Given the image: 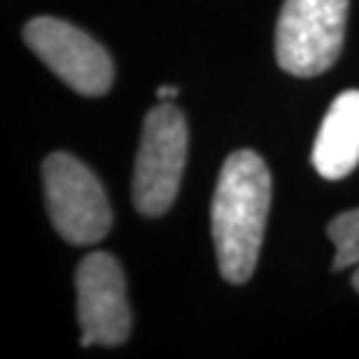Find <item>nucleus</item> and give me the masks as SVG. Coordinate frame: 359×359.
<instances>
[{"instance_id":"7","label":"nucleus","mask_w":359,"mask_h":359,"mask_svg":"<svg viewBox=\"0 0 359 359\" xmlns=\"http://www.w3.org/2000/svg\"><path fill=\"white\" fill-rule=\"evenodd\" d=\"M359 163V91H343L329 107L313 147V166L325 180H343Z\"/></svg>"},{"instance_id":"2","label":"nucleus","mask_w":359,"mask_h":359,"mask_svg":"<svg viewBox=\"0 0 359 359\" xmlns=\"http://www.w3.org/2000/svg\"><path fill=\"white\" fill-rule=\"evenodd\" d=\"M348 0H285L276 26V59L290 75L315 77L339 61Z\"/></svg>"},{"instance_id":"8","label":"nucleus","mask_w":359,"mask_h":359,"mask_svg":"<svg viewBox=\"0 0 359 359\" xmlns=\"http://www.w3.org/2000/svg\"><path fill=\"white\" fill-rule=\"evenodd\" d=\"M327 233L336 245V257L332 269L343 271L350 266H359V208L336 215Z\"/></svg>"},{"instance_id":"4","label":"nucleus","mask_w":359,"mask_h":359,"mask_svg":"<svg viewBox=\"0 0 359 359\" xmlns=\"http://www.w3.org/2000/svg\"><path fill=\"white\" fill-rule=\"evenodd\" d=\"M187 121L170 103L152 107L142 124L133 170V205L145 217H159L173 205L187 161Z\"/></svg>"},{"instance_id":"1","label":"nucleus","mask_w":359,"mask_h":359,"mask_svg":"<svg viewBox=\"0 0 359 359\" xmlns=\"http://www.w3.org/2000/svg\"><path fill=\"white\" fill-rule=\"evenodd\" d=\"M271 208V173L252 149L229 154L212 196V238L226 283L252 278Z\"/></svg>"},{"instance_id":"9","label":"nucleus","mask_w":359,"mask_h":359,"mask_svg":"<svg viewBox=\"0 0 359 359\" xmlns=\"http://www.w3.org/2000/svg\"><path fill=\"white\" fill-rule=\"evenodd\" d=\"M177 93H180L177 87H159V89H156V98H159V100H170V98H175Z\"/></svg>"},{"instance_id":"5","label":"nucleus","mask_w":359,"mask_h":359,"mask_svg":"<svg viewBox=\"0 0 359 359\" xmlns=\"http://www.w3.org/2000/svg\"><path fill=\"white\" fill-rule=\"evenodd\" d=\"M26 45L35 56L82 96H103L114 80L107 52L77 26L54 17H35L24 28Z\"/></svg>"},{"instance_id":"6","label":"nucleus","mask_w":359,"mask_h":359,"mask_svg":"<svg viewBox=\"0 0 359 359\" xmlns=\"http://www.w3.org/2000/svg\"><path fill=\"white\" fill-rule=\"evenodd\" d=\"M80 346H121L131 334V311L126 283L117 259L107 252H91L75 273Z\"/></svg>"},{"instance_id":"3","label":"nucleus","mask_w":359,"mask_h":359,"mask_svg":"<svg viewBox=\"0 0 359 359\" xmlns=\"http://www.w3.org/2000/svg\"><path fill=\"white\" fill-rule=\"evenodd\" d=\"M47 210L54 229L73 245H96L112 226V210L98 177L68 152L49 154L42 163Z\"/></svg>"},{"instance_id":"10","label":"nucleus","mask_w":359,"mask_h":359,"mask_svg":"<svg viewBox=\"0 0 359 359\" xmlns=\"http://www.w3.org/2000/svg\"><path fill=\"white\" fill-rule=\"evenodd\" d=\"M353 287L359 292V269L355 271V276H353Z\"/></svg>"}]
</instances>
